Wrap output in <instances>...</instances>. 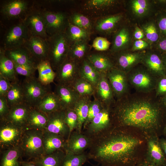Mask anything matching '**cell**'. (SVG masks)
Returning <instances> with one entry per match:
<instances>
[{
	"label": "cell",
	"mask_w": 166,
	"mask_h": 166,
	"mask_svg": "<svg viewBox=\"0 0 166 166\" xmlns=\"http://www.w3.org/2000/svg\"><path fill=\"white\" fill-rule=\"evenodd\" d=\"M109 128L91 138V144L87 153L88 159L101 166L126 165L133 160L132 152L139 141Z\"/></svg>",
	"instance_id": "cell-1"
},
{
	"label": "cell",
	"mask_w": 166,
	"mask_h": 166,
	"mask_svg": "<svg viewBox=\"0 0 166 166\" xmlns=\"http://www.w3.org/2000/svg\"><path fill=\"white\" fill-rule=\"evenodd\" d=\"M112 110L113 119L119 124L147 128L158 123L160 115L158 108L150 102L136 100L127 104L117 100Z\"/></svg>",
	"instance_id": "cell-2"
},
{
	"label": "cell",
	"mask_w": 166,
	"mask_h": 166,
	"mask_svg": "<svg viewBox=\"0 0 166 166\" xmlns=\"http://www.w3.org/2000/svg\"><path fill=\"white\" fill-rule=\"evenodd\" d=\"M22 157L29 161L44 155L43 131L26 129L19 144Z\"/></svg>",
	"instance_id": "cell-3"
},
{
	"label": "cell",
	"mask_w": 166,
	"mask_h": 166,
	"mask_svg": "<svg viewBox=\"0 0 166 166\" xmlns=\"http://www.w3.org/2000/svg\"><path fill=\"white\" fill-rule=\"evenodd\" d=\"M48 61L55 70L68 56L70 46L65 32L49 36Z\"/></svg>",
	"instance_id": "cell-4"
},
{
	"label": "cell",
	"mask_w": 166,
	"mask_h": 166,
	"mask_svg": "<svg viewBox=\"0 0 166 166\" xmlns=\"http://www.w3.org/2000/svg\"><path fill=\"white\" fill-rule=\"evenodd\" d=\"M21 84L24 102L32 108H36L44 96L51 91L50 85L43 84L35 76L26 77Z\"/></svg>",
	"instance_id": "cell-5"
},
{
	"label": "cell",
	"mask_w": 166,
	"mask_h": 166,
	"mask_svg": "<svg viewBox=\"0 0 166 166\" xmlns=\"http://www.w3.org/2000/svg\"><path fill=\"white\" fill-rule=\"evenodd\" d=\"M26 130L6 120L0 121V151L19 145Z\"/></svg>",
	"instance_id": "cell-6"
},
{
	"label": "cell",
	"mask_w": 166,
	"mask_h": 166,
	"mask_svg": "<svg viewBox=\"0 0 166 166\" xmlns=\"http://www.w3.org/2000/svg\"><path fill=\"white\" fill-rule=\"evenodd\" d=\"M31 35L22 21L10 27L3 38V49L10 50L24 46Z\"/></svg>",
	"instance_id": "cell-7"
},
{
	"label": "cell",
	"mask_w": 166,
	"mask_h": 166,
	"mask_svg": "<svg viewBox=\"0 0 166 166\" xmlns=\"http://www.w3.org/2000/svg\"><path fill=\"white\" fill-rule=\"evenodd\" d=\"M79 63L68 56L55 70L54 80L57 84L71 85L80 77Z\"/></svg>",
	"instance_id": "cell-8"
},
{
	"label": "cell",
	"mask_w": 166,
	"mask_h": 166,
	"mask_svg": "<svg viewBox=\"0 0 166 166\" xmlns=\"http://www.w3.org/2000/svg\"><path fill=\"white\" fill-rule=\"evenodd\" d=\"M46 33L49 36L65 32L69 22L68 17L62 12H42Z\"/></svg>",
	"instance_id": "cell-9"
},
{
	"label": "cell",
	"mask_w": 166,
	"mask_h": 166,
	"mask_svg": "<svg viewBox=\"0 0 166 166\" xmlns=\"http://www.w3.org/2000/svg\"><path fill=\"white\" fill-rule=\"evenodd\" d=\"M113 121L111 107L105 106L82 132L92 138L110 128Z\"/></svg>",
	"instance_id": "cell-10"
},
{
	"label": "cell",
	"mask_w": 166,
	"mask_h": 166,
	"mask_svg": "<svg viewBox=\"0 0 166 166\" xmlns=\"http://www.w3.org/2000/svg\"><path fill=\"white\" fill-rule=\"evenodd\" d=\"M22 20L31 36H38L47 39L49 37L46 33L44 20L42 12L29 10Z\"/></svg>",
	"instance_id": "cell-11"
},
{
	"label": "cell",
	"mask_w": 166,
	"mask_h": 166,
	"mask_svg": "<svg viewBox=\"0 0 166 166\" xmlns=\"http://www.w3.org/2000/svg\"><path fill=\"white\" fill-rule=\"evenodd\" d=\"M47 115L48 121L43 131L61 136L67 140L70 131L65 121V110L61 109Z\"/></svg>",
	"instance_id": "cell-12"
},
{
	"label": "cell",
	"mask_w": 166,
	"mask_h": 166,
	"mask_svg": "<svg viewBox=\"0 0 166 166\" xmlns=\"http://www.w3.org/2000/svg\"><path fill=\"white\" fill-rule=\"evenodd\" d=\"M92 138L82 132L76 130L70 133L66 141L64 150L66 153L79 155L85 152L89 149L91 143Z\"/></svg>",
	"instance_id": "cell-13"
},
{
	"label": "cell",
	"mask_w": 166,
	"mask_h": 166,
	"mask_svg": "<svg viewBox=\"0 0 166 166\" xmlns=\"http://www.w3.org/2000/svg\"><path fill=\"white\" fill-rule=\"evenodd\" d=\"M117 2L114 0H87L83 3L82 9L84 14H85V15L91 18H95L97 19L104 17L105 14Z\"/></svg>",
	"instance_id": "cell-14"
},
{
	"label": "cell",
	"mask_w": 166,
	"mask_h": 166,
	"mask_svg": "<svg viewBox=\"0 0 166 166\" xmlns=\"http://www.w3.org/2000/svg\"><path fill=\"white\" fill-rule=\"evenodd\" d=\"M106 75L113 90L115 97L117 100L122 98L127 90L126 73L114 67L109 71Z\"/></svg>",
	"instance_id": "cell-15"
},
{
	"label": "cell",
	"mask_w": 166,
	"mask_h": 166,
	"mask_svg": "<svg viewBox=\"0 0 166 166\" xmlns=\"http://www.w3.org/2000/svg\"><path fill=\"white\" fill-rule=\"evenodd\" d=\"M60 101L61 108L74 109L81 96L71 85L56 84L54 91Z\"/></svg>",
	"instance_id": "cell-16"
},
{
	"label": "cell",
	"mask_w": 166,
	"mask_h": 166,
	"mask_svg": "<svg viewBox=\"0 0 166 166\" xmlns=\"http://www.w3.org/2000/svg\"><path fill=\"white\" fill-rule=\"evenodd\" d=\"M93 97L100 101L105 106L111 107L114 105L116 102L114 99L115 97L106 73H101Z\"/></svg>",
	"instance_id": "cell-17"
},
{
	"label": "cell",
	"mask_w": 166,
	"mask_h": 166,
	"mask_svg": "<svg viewBox=\"0 0 166 166\" xmlns=\"http://www.w3.org/2000/svg\"><path fill=\"white\" fill-rule=\"evenodd\" d=\"M39 63L48 61V45L47 39L31 36L24 46Z\"/></svg>",
	"instance_id": "cell-18"
},
{
	"label": "cell",
	"mask_w": 166,
	"mask_h": 166,
	"mask_svg": "<svg viewBox=\"0 0 166 166\" xmlns=\"http://www.w3.org/2000/svg\"><path fill=\"white\" fill-rule=\"evenodd\" d=\"M114 54L113 58L115 67L126 72L140 62L144 54L139 52L121 51Z\"/></svg>",
	"instance_id": "cell-19"
},
{
	"label": "cell",
	"mask_w": 166,
	"mask_h": 166,
	"mask_svg": "<svg viewBox=\"0 0 166 166\" xmlns=\"http://www.w3.org/2000/svg\"><path fill=\"white\" fill-rule=\"evenodd\" d=\"M132 85L138 90L148 92L152 90L156 85L152 74L148 71L138 70L133 72L129 76Z\"/></svg>",
	"instance_id": "cell-20"
},
{
	"label": "cell",
	"mask_w": 166,
	"mask_h": 166,
	"mask_svg": "<svg viewBox=\"0 0 166 166\" xmlns=\"http://www.w3.org/2000/svg\"><path fill=\"white\" fill-rule=\"evenodd\" d=\"M29 9L28 2L25 0L6 1L2 4L1 12L8 19L18 18L26 15Z\"/></svg>",
	"instance_id": "cell-21"
},
{
	"label": "cell",
	"mask_w": 166,
	"mask_h": 166,
	"mask_svg": "<svg viewBox=\"0 0 166 166\" xmlns=\"http://www.w3.org/2000/svg\"><path fill=\"white\" fill-rule=\"evenodd\" d=\"M32 108L25 102L13 106L10 108L4 120L26 129L27 120Z\"/></svg>",
	"instance_id": "cell-22"
},
{
	"label": "cell",
	"mask_w": 166,
	"mask_h": 166,
	"mask_svg": "<svg viewBox=\"0 0 166 166\" xmlns=\"http://www.w3.org/2000/svg\"><path fill=\"white\" fill-rule=\"evenodd\" d=\"M141 62L152 75L160 77L166 75L161 54L158 51L144 54Z\"/></svg>",
	"instance_id": "cell-23"
},
{
	"label": "cell",
	"mask_w": 166,
	"mask_h": 166,
	"mask_svg": "<svg viewBox=\"0 0 166 166\" xmlns=\"http://www.w3.org/2000/svg\"><path fill=\"white\" fill-rule=\"evenodd\" d=\"M4 52L5 55L14 63L37 68L38 63L24 46L13 49L4 50Z\"/></svg>",
	"instance_id": "cell-24"
},
{
	"label": "cell",
	"mask_w": 166,
	"mask_h": 166,
	"mask_svg": "<svg viewBox=\"0 0 166 166\" xmlns=\"http://www.w3.org/2000/svg\"><path fill=\"white\" fill-rule=\"evenodd\" d=\"M123 18V14H118L98 18L94 23V30L103 34H108L117 30Z\"/></svg>",
	"instance_id": "cell-25"
},
{
	"label": "cell",
	"mask_w": 166,
	"mask_h": 166,
	"mask_svg": "<svg viewBox=\"0 0 166 166\" xmlns=\"http://www.w3.org/2000/svg\"><path fill=\"white\" fill-rule=\"evenodd\" d=\"M86 58L100 73H106L115 67L112 58L101 52L89 53Z\"/></svg>",
	"instance_id": "cell-26"
},
{
	"label": "cell",
	"mask_w": 166,
	"mask_h": 166,
	"mask_svg": "<svg viewBox=\"0 0 166 166\" xmlns=\"http://www.w3.org/2000/svg\"><path fill=\"white\" fill-rule=\"evenodd\" d=\"M66 141L61 136L43 131L44 155L59 150H64Z\"/></svg>",
	"instance_id": "cell-27"
},
{
	"label": "cell",
	"mask_w": 166,
	"mask_h": 166,
	"mask_svg": "<svg viewBox=\"0 0 166 166\" xmlns=\"http://www.w3.org/2000/svg\"><path fill=\"white\" fill-rule=\"evenodd\" d=\"M0 166H21L22 152L20 145L0 151Z\"/></svg>",
	"instance_id": "cell-28"
},
{
	"label": "cell",
	"mask_w": 166,
	"mask_h": 166,
	"mask_svg": "<svg viewBox=\"0 0 166 166\" xmlns=\"http://www.w3.org/2000/svg\"><path fill=\"white\" fill-rule=\"evenodd\" d=\"M131 35L128 30L122 27L115 32L114 35L111 52L112 54L124 51L130 44Z\"/></svg>",
	"instance_id": "cell-29"
},
{
	"label": "cell",
	"mask_w": 166,
	"mask_h": 166,
	"mask_svg": "<svg viewBox=\"0 0 166 166\" xmlns=\"http://www.w3.org/2000/svg\"><path fill=\"white\" fill-rule=\"evenodd\" d=\"M48 120V115L36 108L31 109L26 121V129L43 131Z\"/></svg>",
	"instance_id": "cell-30"
},
{
	"label": "cell",
	"mask_w": 166,
	"mask_h": 166,
	"mask_svg": "<svg viewBox=\"0 0 166 166\" xmlns=\"http://www.w3.org/2000/svg\"><path fill=\"white\" fill-rule=\"evenodd\" d=\"M13 62L5 55L3 49L0 50V75L11 83L19 81Z\"/></svg>",
	"instance_id": "cell-31"
},
{
	"label": "cell",
	"mask_w": 166,
	"mask_h": 166,
	"mask_svg": "<svg viewBox=\"0 0 166 166\" xmlns=\"http://www.w3.org/2000/svg\"><path fill=\"white\" fill-rule=\"evenodd\" d=\"M80 77L92 84L95 88L101 74L85 58L79 63Z\"/></svg>",
	"instance_id": "cell-32"
},
{
	"label": "cell",
	"mask_w": 166,
	"mask_h": 166,
	"mask_svg": "<svg viewBox=\"0 0 166 166\" xmlns=\"http://www.w3.org/2000/svg\"><path fill=\"white\" fill-rule=\"evenodd\" d=\"M91 97L81 96L74 107L78 119L77 127L76 130L79 132H82L83 125L87 118L89 105L92 101Z\"/></svg>",
	"instance_id": "cell-33"
},
{
	"label": "cell",
	"mask_w": 166,
	"mask_h": 166,
	"mask_svg": "<svg viewBox=\"0 0 166 166\" xmlns=\"http://www.w3.org/2000/svg\"><path fill=\"white\" fill-rule=\"evenodd\" d=\"M36 108L47 115L62 109L58 99L52 91L44 96Z\"/></svg>",
	"instance_id": "cell-34"
},
{
	"label": "cell",
	"mask_w": 166,
	"mask_h": 166,
	"mask_svg": "<svg viewBox=\"0 0 166 166\" xmlns=\"http://www.w3.org/2000/svg\"><path fill=\"white\" fill-rule=\"evenodd\" d=\"M148 145L149 157L147 161L157 166H163L166 163V158L160 143L152 139L149 141Z\"/></svg>",
	"instance_id": "cell-35"
},
{
	"label": "cell",
	"mask_w": 166,
	"mask_h": 166,
	"mask_svg": "<svg viewBox=\"0 0 166 166\" xmlns=\"http://www.w3.org/2000/svg\"><path fill=\"white\" fill-rule=\"evenodd\" d=\"M65 154L64 150H60L30 161L37 166H60Z\"/></svg>",
	"instance_id": "cell-36"
},
{
	"label": "cell",
	"mask_w": 166,
	"mask_h": 166,
	"mask_svg": "<svg viewBox=\"0 0 166 166\" xmlns=\"http://www.w3.org/2000/svg\"><path fill=\"white\" fill-rule=\"evenodd\" d=\"M6 98L10 108L24 103V93L21 82L19 81L12 82Z\"/></svg>",
	"instance_id": "cell-37"
},
{
	"label": "cell",
	"mask_w": 166,
	"mask_h": 166,
	"mask_svg": "<svg viewBox=\"0 0 166 166\" xmlns=\"http://www.w3.org/2000/svg\"><path fill=\"white\" fill-rule=\"evenodd\" d=\"M67 39L70 46L74 43L81 41H88L90 34L69 22L65 32Z\"/></svg>",
	"instance_id": "cell-38"
},
{
	"label": "cell",
	"mask_w": 166,
	"mask_h": 166,
	"mask_svg": "<svg viewBox=\"0 0 166 166\" xmlns=\"http://www.w3.org/2000/svg\"><path fill=\"white\" fill-rule=\"evenodd\" d=\"M69 20L71 24L85 30L90 34L94 30V22L91 18L82 13H73L69 17Z\"/></svg>",
	"instance_id": "cell-39"
},
{
	"label": "cell",
	"mask_w": 166,
	"mask_h": 166,
	"mask_svg": "<svg viewBox=\"0 0 166 166\" xmlns=\"http://www.w3.org/2000/svg\"><path fill=\"white\" fill-rule=\"evenodd\" d=\"M39 81L45 85H50L53 82L55 77V73L48 61L39 62L37 66Z\"/></svg>",
	"instance_id": "cell-40"
},
{
	"label": "cell",
	"mask_w": 166,
	"mask_h": 166,
	"mask_svg": "<svg viewBox=\"0 0 166 166\" xmlns=\"http://www.w3.org/2000/svg\"><path fill=\"white\" fill-rule=\"evenodd\" d=\"M89 48L87 41L76 42L70 46L68 56L80 62L89 53Z\"/></svg>",
	"instance_id": "cell-41"
},
{
	"label": "cell",
	"mask_w": 166,
	"mask_h": 166,
	"mask_svg": "<svg viewBox=\"0 0 166 166\" xmlns=\"http://www.w3.org/2000/svg\"><path fill=\"white\" fill-rule=\"evenodd\" d=\"M130 8L133 14L137 18H142L150 13L151 4L147 0H133L130 2Z\"/></svg>",
	"instance_id": "cell-42"
},
{
	"label": "cell",
	"mask_w": 166,
	"mask_h": 166,
	"mask_svg": "<svg viewBox=\"0 0 166 166\" xmlns=\"http://www.w3.org/2000/svg\"><path fill=\"white\" fill-rule=\"evenodd\" d=\"M71 86L81 96H93L95 87L90 83L80 77Z\"/></svg>",
	"instance_id": "cell-43"
},
{
	"label": "cell",
	"mask_w": 166,
	"mask_h": 166,
	"mask_svg": "<svg viewBox=\"0 0 166 166\" xmlns=\"http://www.w3.org/2000/svg\"><path fill=\"white\" fill-rule=\"evenodd\" d=\"M141 29L146 39L150 42L156 44L161 37L156 21L150 22L145 24L142 26Z\"/></svg>",
	"instance_id": "cell-44"
},
{
	"label": "cell",
	"mask_w": 166,
	"mask_h": 166,
	"mask_svg": "<svg viewBox=\"0 0 166 166\" xmlns=\"http://www.w3.org/2000/svg\"><path fill=\"white\" fill-rule=\"evenodd\" d=\"M89 160L87 153L79 155L65 153L60 166H82Z\"/></svg>",
	"instance_id": "cell-45"
},
{
	"label": "cell",
	"mask_w": 166,
	"mask_h": 166,
	"mask_svg": "<svg viewBox=\"0 0 166 166\" xmlns=\"http://www.w3.org/2000/svg\"><path fill=\"white\" fill-rule=\"evenodd\" d=\"M105 107V106L100 101L97 99L94 98L93 100H92L90 104L88 116L83 124L82 130L104 109Z\"/></svg>",
	"instance_id": "cell-46"
},
{
	"label": "cell",
	"mask_w": 166,
	"mask_h": 166,
	"mask_svg": "<svg viewBox=\"0 0 166 166\" xmlns=\"http://www.w3.org/2000/svg\"><path fill=\"white\" fill-rule=\"evenodd\" d=\"M65 110V121L69 128L70 135L71 132L76 130L77 128L78 117L74 109H68Z\"/></svg>",
	"instance_id": "cell-47"
},
{
	"label": "cell",
	"mask_w": 166,
	"mask_h": 166,
	"mask_svg": "<svg viewBox=\"0 0 166 166\" xmlns=\"http://www.w3.org/2000/svg\"><path fill=\"white\" fill-rule=\"evenodd\" d=\"M156 14V22L161 37H166V9L158 10Z\"/></svg>",
	"instance_id": "cell-48"
},
{
	"label": "cell",
	"mask_w": 166,
	"mask_h": 166,
	"mask_svg": "<svg viewBox=\"0 0 166 166\" xmlns=\"http://www.w3.org/2000/svg\"><path fill=\"white\" fill-rule=\"evenodd\" d=\"M16 71L18 74L23 75L26 77L35 76V73L37 68L32 66L20 65L14 63Z\"/></svg>",
	"instance_id": "cell-49"
},
{
	"label": "cell",
	"mask_w": 166,
	"mask_h": 166,
	"mask_svg": "<svg viewBox=\"0 0 166 166\" xmlns=\"http://www.w3.org/2000/svg\"><path fill=\"white\" fill-rule=\"evenodd\" d=\"M110 44V42L105 38L98 37L93 40L92 46L98 52H102L107 50Z\"/></svg>",
	"instance_id": "cell-50"
},
{
	"label": "cell",
	"mask_w": 166,
	"mask_h": 166,
	"mask_svg": "<svg viewBox=\"0 0 166 166\" xmlns=\"http://www.w3.org/2000/svg\"><path fill=\"white\" fill-rule=\"evenodd\" d=\"M10 109L6 97L0 96V121L5 120Z\"/></svg>",
	"instance_id": "cell-51"
},
{
	"label": "cell",
	"mask_w": 166,
	"mask_h": 166,
	"mask_svg": "<svg viewBox=\"0 0 166 166\" xmlns=\"http://www.w3.org/2000/svg\"><path fill=\"white\" fill-rule=\"evenodd\" d=\"M11 85V83L0 75V96L6 97Z\"/></svg>",
	"instance_id": "cell-52"
},
{
	"label": "cell",
	"mask_w": 166,
	"mask_h": 166,
	"mask_svg": "<svg viewBox=\"0 0 166 166\" xmlns=\"http://www.w3.org/2000/svg\"><path fill=\"white\" fill-rule=\"evenodd\" d=\"M160 78L157 85L156 93L158 95L166 94V75Z\"/></svg>",
	"instance_id": "cell-53"
},
{
	"label": "cell",
	"mask_w": 166,
	"mask_h": 166,
	"mask_svg": "<svg viewBox=\"0 0 166 166\" xmlns=\"http://www.w3.org/2000/svg\"><path fill=\"white\" fill-rule=\"evenodd\" d=\"M149 46L147 42L142 39L137 40L133 43L132 47L133 51L141 50L146 49Z\"/></svg>",
	"instance_id": "cell-54"
},
{
	"label": "cell",
	"mask_w": 166,
	"mask_h": 166,
	"mask_svg": "<svg viewBox=\"0 0 166 166\" xmlns=\"http://www.w3.org/2000/svg\"><path fill=\"white\" fill-rule=\"evenodd\" d=\"M156 50L161 54H166V37H161L156 44Z\"/></svg>",
	"instance_id": "cell-55"
},
{
	"label": "cell",
	"mask_w": 166,
	"mask_h": 166,
	"mask_svg": "<svg viewBox=\"0 0 166 166\" xmlns=\"http://www.w3.org/2000/svg\"><path fill=\"white\" fill-rule=\"evenodd\" d=\"M134 37L136 40L142 39L144 37L143 31L138 26L135 27L134 33Z\"/></svg>",
	"instance_id": "cell-56"
},
{
	"label": "cell",
	"mask_w": 166,
	"mask_h": 166,
	"mask_svg": "<svg viewBox=\"0 0 166 166\" xmlns=\"http://www.w3.org/2000/svg\"><path fill=\"white\" fill-rule=\"evenodd\" d=\"M21 166H37L32 161H23Z\"/></svg>",
	"instance_id": "cell-57"
},
{
	"label": "cell",
	"mask_w": 166,
	"mask_h": 166,
	"mask_svg": "<svg viewBox=\"0 0 166 166\" xmlns=\"http://www.w3.org/2000/svg\"><path fill=\"white\" fill-rule=\"evenodd\" d=\"M160 144L164 154L165 156H166V140H161Z\"/></svg>",
	"instance_id": "cell-58"
},
{
	"label": "cell",
	"mask_w": 166,
	"mask_h": 166,
	"mask_svg": "<svg viewBox=\"0 0 166 166\" xmlns=\"http://www.w3.org/2000/svg\"><path fill=\"white\" fill-rule=\"evenodd\" d=\"M139 166H157L155 164L148 161L145 162L141 164Z\"/></svg>",
	"instance_id": "cell-59"
},
{
	"label": "cell",
	"mask_w": 166,
	"mask_h": 166,
	"mask_svg": "<svg viewBox=\"0 0 166 166\" xmlns=\"http://www.w3.org/2000/svg\"><path fill=\"white\" fill-rule=\"evenodd\" d=\"M163 64L166 72V54H161Z\"/></svg>",
	"instance_id": "cell-60"
},
{
	"label": "cell",
	"mask_w": 166,
	"mask_h": 166,
	"mask_svg": "<svg viewBox=\"0 0 166 166\" xmlns=\"http://www.w3.org/2000/svg\"><path fill=\"white\" fill-rule=\"evenodd\" d=\"M164 103L165 105L166 106V96H165V97L164 99Z\"/></svg>",
	"instance_id": "cell-61"
},
{
	"label": "cell",
	"mask_w": 166,
	"mask_h": 166,
	"mask_svg": "<svg viewBox=\"0 0 166 166\" xmlns=\"http://www.w3.org/2000/svg\"><path fill=\"white\" fill-rule=\"evenodd\" d=\"M164 132L166 133V124L164 129Z\"/></svg>",
	"instance_id": "cell-62"
},
{
	"label": "cell",
	"mask_w": 166,
	"mask_h": 166,
	"mask_svg": "<svg viewBox=\"0 0 166 166\" xmlns=\"http://www.w3.org/2000/svg\"><path fill=\"white\" fill-rule=\"evenodd\" d=\"M163 166H166V163Z\"/></svg>",
	"instance_id": "cell-63"
}]
</instances>
